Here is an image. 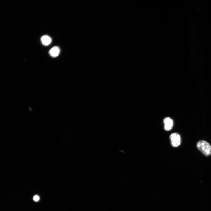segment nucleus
Wrapping results in <instances>:
<instances>
[{"mask_svg":"<svg viewBox=\"0 0 211 211\" xmlns=\"http://www.w3.org/2000/svg\"><path fill=\"white\" fill-rule=\"evenodd\" d=\"M171 144L174 147H177L180 145L181 143V137L177 133H172L170 136Z\"/></svg>","mask_w":211,"mask_h":211,"instance_id":"f03ea898","label":"nucleus"},{"mask_svg":"<svg viewBox=\"0 0 211 211\" xmlns=\"http://www.w3.org/2000/svg\"><path fill=\"white\" fill-rule=\"evenodd\" d=\"M41 41L42 44L45 46H48L51 43V38L48 35H44L41 38Z\"/></svg>","mask_w":211,"mask_h":211,"instance_id":"39448f33","label":"nucleus"},{"mask_svg":"<svg viewBox=\"0 0 211 211\" xmlns=\"http://www.w3.org/2000/svg\"><path fill=\"white\" fill-rule=\"evenodd\" d=\"M33 199L35 202H38L39 199V197L37 195H35L34 198Z\"/></svg>","mask_w":211,"mask_h":211,"instance_id":"423d86ee","label":"nucleus"},{"mask_svg":"<svg viewBox=\"0 0 211 211\" xmlns=\"http://www.w3.org/2000/svg\"><path fill=\"white\" fill-rule=\"evenodd\" d=\"M165 129L166 131H169L172 128L173 125V120L169 117L165 118L164 120Z\"/></svg>","mask_w":211,"mask_h":211,"instance_id":"7ed1b4c3","label":"nucleus"},{"mask_svg":"<svg viewBox=\"0 0 211 211\" xmlns=\"http://www.w3.org/2000/svg\"><path fill=\"white\" fill-rule=\"evenodd\" d=\"M196 146L198 149L205 156L211 155V146L206 141H200L197 142Z\"/></svg>","mask_w":211,"mask_h":211,"instance_id":"f257e3e1","label":"nucleus"},{"mask_svg":"<svg viewBox=\"0 0 211 211\" xmlns=\"http://www.w3.org/2000/svg\"><path fill=\"white\" fill-rule=\"evenodd\" d=\"M60 50L59 48L55 46L52 48L49 51V54L53 57H57L60 54Z\"/></svg>","mask_w":211,"mask_h":211,"instance_id":"20e7f679","label":"nucleus"}]
</instances>
